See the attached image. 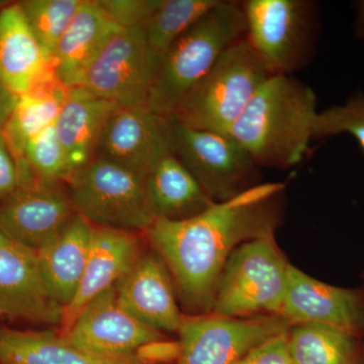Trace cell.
Wrapping results in <instances>:
<instances>
[{"instance_id": "obj_1", "label": "cell", "mask_w": 364, "mask_h": 364, "mask_svg": "<svg viewBox=\"0 0 364 364\" xmlns=\"http://www.w3.org/2000/svg\"><path fill=\"white\" fill-rule=\"evenodd\" d=\"M284 188L282 182L258 183L191 219L156 220L144 232L166 263L188 315L212 313L218 282L235 249L275 233Z\"/></svg>"}, {"instance_id": "obj_2", "label": "cell", "mask_w": 364, "mask_h": 364, "mask_svg": "<svg viewBox=\"0 0 364 364\" xmlns=\"http://www.w3.org/2000/svg\"><path fill=\"white\" fill-rule=\"evenodd\" d=\"M317 105L315 91L306 83L291 75H272L228 134L258 166L289 168L308 153Z\"/></svg>"}, {"instance_id": "obj_3", "label": "cell", "mask_w": 364, "mask_h": 364, "mask_svg": "<svg viewBox=\"0 0 364 364\" xmlns=\"http://www.w3.org/2000/svg\"><path fill=\"white\" fill-rule=\"evenodd\" d=\"M245 35L242 2L220 0L164 53L146 107L160 116H173L189 91L207 75L220 57Z\"/></svg>"}, {"instance_id": "obj_4", "label": "cell", "mask_w": 364, "mask_h": 364, "mask_svg": "<svg viewBox=\"0 0 364 364\" xmlns=\"http://www.w3.org/2000/svg\"><path fill=\"white\" fill-rule=\"evenodd\" d=\"M269 76L243 38L220 57L170 117L191 128L228 134Z\"/></svg>"}, {"instance_id": "obj_5", "label": "cell", "mask_w": 364, "mask_h": 364, "mask_svg": "<svg viewBox=\"0 0 364 364\" xmlns=\"http://www.w3.org/2000/svg\"><path fill=\"white\" fill-rule=\"evenodd\" d=\"M289 267L274 234L241 244L223 268L212 313L229 318L279 316Z\"/></svg>"}, {"instance_id": "obj_6", "label": "cell", "mask_w": 364, "mask_h": 364, "mask_svg": "<svg viewBox=\"0 0 364 364\" xmlns=\"http://www.w3.org/2000/svg\"><path fill=\"white\" fill-rule=\"evenodd\" d=\"M67 183L72 207L92 226L145 232L155 222L145 179L117 163L93 157Z\"/></svg>"}, {"instance_id": "obj_7", "label": "cell", "mask_w": 364, "mask_h": 364, "mask_svg": "<svg viewBox=\"0 0 364 364\" xmlns=\"http://www.w3.org/2000/svg\"><path fill=\"white\" fill-rule=\"evenodd\" d=\"M242 6L246 40L269 75L298 70L315 39V6L303 0H248Z\"/></svg>"}, {"instance_id": "obj_8", "label": "cell", "mask_w": 364, "mask_h": 364, "mask_svg": "<svg viewBox=\"0 0 364 364\" xmlns=\"http://www.w3.org/2000/svg\"><path fill=\"white\" fill-rule=\"evenodd\" d=\"M171 152L215 203L256 186L260 167L229 134L191 128L170 117Z\"/></svg>"}, {"instance_id": "obj_9", "label": "cell", "mask_w": 364, "mask_h": 364, "mask_svg": "<svg viewBox=\"0 0 364 364\" xmlns=\"http://www.w3.org/2000/svg\"><path fill=\"white\" fill-rule=\"evenodd\" d=\"M159 61L145 26L122 28L91 64L81 86L119 107H146Z\"/></svg>"}, {"instance_id": "obj_10", "label": "cell", "mask_w": 364, "mask_h": 364, "mask_svg": "<svg viewBox=\"0 0 364 364\" xmlns=\"http://www.w3.org/2000/svg\"><path fill=\"white\" fill-rule=\"evenodd\" d=\"M291 327L279 315L229 318L184 315L176 364H235L251 349Z\"/></svg>"}, {"instance_id": "obj_11", "label": "cell", "mask_w": 364, "mask_h": 364, "mask_svg": "<svg viewBox=\"0 0 364 364\" xmlns=\"http://www.w3.org/2000/svg\"><path fill=\"white\" fill-rule=\"evenodd\" d=\"M172 147L170 117L147 107H119L105 124L95 157L102 158L145 179Z\"/></svg>"}, {"instance_id": "obj_12", "label": "cell", "mask_w": 364, "mask_h": 364, "mask_svg": "<svg viewBox=\"0 0 364 364\" xmlns=\"http://www.w3.org/2000/svg\"><path fill=\"white\" fill-rule=\"evenodd\" d=\"M60 334L75 346L105 355L136 354L151 344L164 341L161 332L122 308L114 286L90 301L70 328Z\"/></svg>"}, {"instance_id": "obj_13", "label": "cell", "mask_w": 364, "mask_h": 364, "mask_svg": "<svg viewBox=\"0 0 364 364\" xmlns=\"http://www.w3.org/2000/svg\"><path fill=\"white\" fill-rule=\"evenodd\" d=\"M279 316L291 326H330L359 337L364 331V289L325 284L291 264Z\"/></svg>"}, {"instance_id": "obj_14", "label": "cell", "mask_w": 364, "mask_h": 364, "mask_svg": "<svg viewBox=\"0 0 364 364\" xmlns=\"http://www.w3.org/2000/svg\"><path fill=\"white\" fill-rule=\"evenodd\" d=\"M60 183L23 184L0 205V230L26 248L39 251L76 213Z\"/></svg>"}, {"instance_id": "obj_15", "label": "cell", "mask_w": 364, "mask_h": 364, "mask_svg": "<svg viewBox=\"0 0 364 364\" xmlns=\"http://www.w3.org/2000/svg\"><path fill=\"white\" fill-rule=\"evenodd\" d=\"M0 310L4 316L61 325L63 308L41 274L37 252L0 230Z\"/></svg>"}, {"instance_id": "obj_16", "label": "cell", "mask_w": 364, "mask_h": 364, "mask_svg": "<svg viewBox=\"0 0 364 364\" xmlns=\"http://www.w3.org/2000/svg\"><path fill=\"white\" fill-rule=\"evenodd\" d=\"M114 287L119 305L136 320L161 333L178 332L184 315L171 273L156 251L141 254Z\"/></svg>"}, {"instance_id": "obj_17", "label": "cell", "mask_w": 364, "mask_h": 364, "mask_svg": "<svg viewBox=\"0 0 364 364\" xmlns=\"http://www.w3.org/2000/svg\"><path fill=\"white\" fill-rule=\"evenodd\" d=\"M143 252L142 241L136 232L92 226L85 273L75 296L63 310L59 332H66L95 296L116 286Z\"/></svg>"}, {"instance_id": "obj_18", "label": "cell", "mask_w": 364, "mask_h": 364, "mask_svg": "<svg viewBox=\"0 0 364 364\" xmlns=\"http://www.w3.org/2000/svg\"><path fill=\"white\" fill-rule=\"evenodd\" d=\"M55 78L52 62L41 47L18 2L0 11V81L16 97Z\"/></svg>"}, {"instance_id": "obj_19", "label": "cell", "mask_w": 364, "mask_h": 364, "mask_svg": "<svg viewBox=\"0 0 364 364\" xmlns=\"http://www.w3.org/2000/svg\"><path fill=\"white\" fill-rule=\"evenodd\" d=\"M119 28L100 0H83L53 56L57 81L66 88L81 86L91 64Z\"/></svg>"}, {"instance_id": "obj_20", "label": "cell", "mask_w": 364, "mask_h": 364, "mask_svg": "<svg viewBox=\"0 0 364 364\" xmlns=\"http://www.w3.org/2000/svg\"><path fill=\"white\" fill-rule=\"evenodd\" d=\"M92 225L75 214L52 241L37 251L41 274L53 299L66 308L85 273Z\"/></svg>"}, {"instance_id": "obj_21", "label": "cell", "mask_w": 364, "mask_h": 364, "mask_svg": "<svg viewBox=\"0 0 364 364\" xmlns=\"http://www.w3.org/2000/svg\"><path fill=\"white\" fill-rule=\"evenodd\" d=\"M1 364H156L139 353L105 355L75 346L59 332L0 327Z\"/></svg>"}, {"instance_id": "obj_22", "label": "cell", "mask_w": 364, "mask_h": 364, "mask_svg": "<svg viewBox=\"0 0 364 364\" xmlns=\"http://www.w3.org/2000/svg\"><path fill=\"white\" fill-rule=\"evenodd\" d=\"M117 107L83 86L67 88L54 128L74 172L95 157L102 130Z\"/></svg>"}, {"instance_id": "obj_23", "label": "cell", "mask_w": 364, "mask_h": 364, "mask_svg": "<svg viewBox=\"0 0 364 364\" xmlns=\"http://www.w3.org/2000/svg\"><path fill=\"white\" fill-rule=\"evenodd\" d=\"M145 188L155 221H183L202 214L215 203L172 153L150 170Z\"/></svg>"}, {"instance_id": "obj_24", "label": "cell", "mask_w": 364, "mask_h": 364, "mask_svg": "<svg viewBox=\"0 0 364 364\" xmlns=\"http://www.w3.org/2000/svg\"><path fill=\"white\" fill-rule=\"evenodd\" d=\"M66 92L65 86L53 78L18 97L2 129V136L16 162L23 156L26 144L55 124Z\"/></svg>"}, {"instance_id": "obj_25", "label": "cell", "mask_w": 364, "mask_h": 364, "mask_svg": "<svg viewBox=\"0 0 364 364\" xmlns=\"http://www.w3.org/2000/svg\"><path fill=\"white\" fill-rule=\"evenodd\" d=\"M358 338L320 324L291 325L287 332L294 364H363Z\"/></svg>"}, {"instance_id": "obj_26", "label": "cell", "mask_w": 364, "mask_h": 364, "mask_svg": "<svg viewBox=\"0 0 364 364\" xmlns=\"http://www.w3.org/2000/svg\"><path fill=\"white\" fill-rule=\"evenodd\" d=\"M220 0H159L145 26L151 49L161 59L170 46Z\"/></svg>"}, {"instance_id": "obj_27", "label": "cell", "mask_w": 364, "mask_h": 364, "mask_svg": "<svg viewBox=\"0 0 364 364\" xmlns=\"http://www.w3.org/2000/svg\"><path fill=\"white\" fill-rule=\"evenodd\" d=\"M18 164L21 186L33 181L44 183L68 182L74 173L54 124L26 144Z\"/></svg>"}, {"instance_id": "obj_28", "label": "cell", "mask_w": 364, "mask_h": 364, "mask_svg": "<svg viewBox=\"0 0 364 364\" xmlns=\"http://www.w3.org/2000/svg\"><path fill=\"white\" fill-rule=\"evenodd\" d=\"M82 4L83 0H25L18 2L31 30L50 61L52 62L60 40Z\"/></svg>"}, {"instance_id": "obj_29", "label": "cell", "mask_w": 364, "mask_h": 364, "mask_svg": "<svg viewBox=\"0 0 364 364\" xmlns=\"http://www.w3.org/2000/svg\"><path fill=\"white\" fill-rule=\"evenodd\" d=\"M347 134L355 139L364 154V93L352 95L343 104L318 112L314 139Z\"/></svg>"}, {"instance_id": "obj_30", "label": "cell", "mask_w": 364, "mask_h": 364, "mask_svg": "<svg viewBox=\"0 0 364 364\" xmlns=\"http://www.w3.org/2000/svg\"><path fill=\"white\" fill-rule=\"evenodd\" d=\"M159 0H100L119 28L145 26Z\"/></svg>"}, {"instance_id": "obj_31", "label": "cell", "mask_w": 364, "mask_h": 364, "mask_svg": "<svg viewBox=\"0 0 364 364\" xmlns=\"http://www.w3.org/2000/svg\"><path fill=\"white\" fill-rule=\"evenodd\" d=\"M287 332L289 330L254 347L235 364H294Z\"/></svg>"}, {"instance_id": "obj_32", "label": "cell", "mask_w": 364, "mask_h": 364, "mask_svg": "<svg viewBox=\"0 0 364 364\" xmlns=\"http://www.w3.org/2000/svg\"><path fill=\"white\" fill-rule=\"evenodd\" d=\"M21 186L18 162L0 133V200H6Z\"/></svg>"}, {"instance_id": "obj_33", "label": "cell", "mask_w": 364, "mask_h": 364, "mask_svg": "<svg viewBox=\"0 0 364 364\" xmlns=\"http://www.w3.org/2000/svg\"><path fill=\"white\" fill-rule=\"evenodd\" d=\"M16 100L18 97L7 90L4 83L0 81V133H2V129L14 109Z\"/></svg>"}, {"instance_id": "obj_34", "label": "cell", "mask_w": 364, "mask_h": 364, "mask_svg": "<svg viewBox=\"0 0 364 364\" xmlns=\"http://www.w3.org/2000/svg\"><path fill=\"white\" fill-rule=\"evenodd\" d=\"M355 11L353 30L355 37L359 40H364V0H358L352 4Z\"/></svg>"}, {"instance_id": "obj_35", "label": "cell", "mask_w": 364, "mask_h": 364, "mask_svg": "<svg viewBox=\"0 0 364 364\" xmlns=\"http://www.w3.org/2000/svg\"><path fill=\"white\" fill-rule=\"evenodd\" d=\"M9 4V1H0V11H1V9Z\"/></svg>"}, {"instance_id": "obj_36", "label": "cell", "mask_w": 364, "mask_h": 364, "mask_svg": "<svg viewBox=\"0 0 364 364\" xmlns=\"http://www.w3.org/2000/svg\"><path fill=\"white\" fill-rule=\"evenodd\" d=\"M1 316H4V313H2L1 310H0V317H1Z\"/></svg>"}]
</instances>
